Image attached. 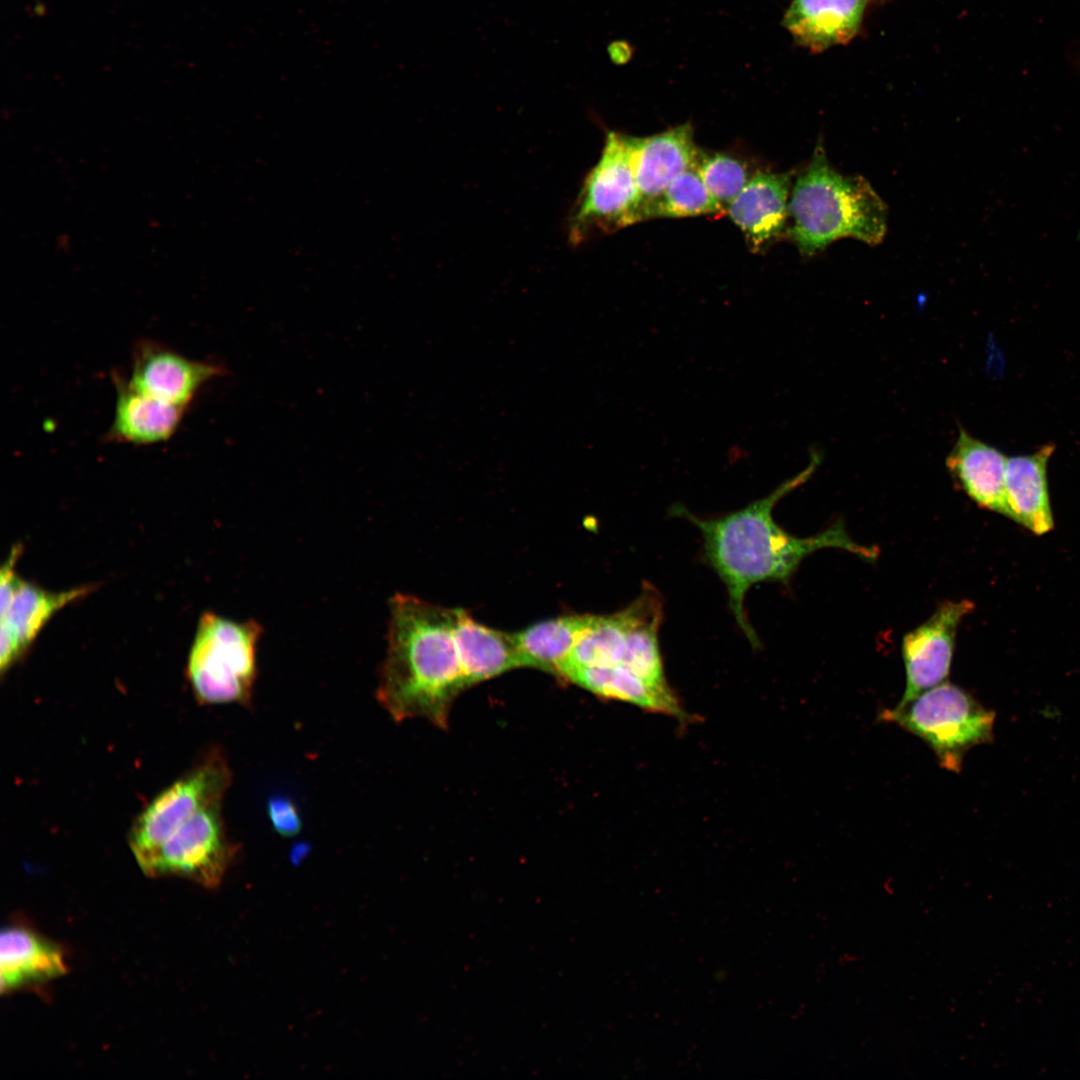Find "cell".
I'll return each instance as SVG.
<instances>
[{"instance_id":"20","label":"cell","mask_w":1080,"mask_h":1080,"mask_svg":"<svg viewBox=\"0 0 1080 1080\" xmlns=\"http://www.w3.org/2000/svg\"><path fill=\"white\" fill-rule=\"evenodd\" d=\"M564 678L595 695L625 701L653 712L682 716L671 689L657 688L620 666H585L569 670Z\"/></svg>"},{"instance_id":"11","label":"cell","mask_w":1080,"mask_h":1080,"mask_svg":"<svg viewBox=\"0 0 1080 1080\" xmlns=\"http://www.w3.org/2000/svg\"><path fill=\"white\" fill-rule=\"evenodd\" d=\"M223 367L191 360L153 340L139 341L128 382L161 400L188 407L200 388L224 374Z\"/></svg>"},{"instance_id":"19","label":"cell","mask_w":1080,"mask_h":1080,"mask_svg":"<svg viewBox=\"0 0 1080 1080\" xmlns=\"http://www.w3.org/2000/svg\"><path fill=\"white\" fill-rule=\"evenodd\" d=\"M453 633L469 686L523 666L515 634L480 624L464 609H454Z\"/></svg>"},{"instance_id":"5","label":"cell","mask_w":1080,"mask_h":1080,"mask_svg":"<svg viewBox=\"0 0 1080 1080\" xmlns=\"http://www.w3.org/2000/svg\"><path fill=\"white\" fill-rule=\"evenodd\" d=\"M880 719L923 740L943 769L959 772L969 749L991 741L994 713L963 688L945 681L883 710Z\"/></svg>"},{"instance_id":"12","label":"cell","mask_w":1080,"mask_h":1080,"mask_svg":"<svg viewBox=\"0 0 1080 1080\" xmlns=\"http://www.w3.org/2000/svg\"><path fill=\"white\" fill-rule=\"evenodd\" d=\"M631 143L639 195V222L645 209L674 178L695 167L699 151L689 123L645 138L631 137Z\"/></svg>"},{"instance_id":"23","label":"cell","mask_w":1080,"mask_h":1080,"mask_svg":"<svg viewBox=\"0 0 1080 1080\" xmlns=\"http://www.w3.org/2000/svg\"><path fill=\"white\" fill-rule=\"evenodd\" d=\"M695 169L723 209L728 208L750 180L742 161L721 153L699 152Z\"/></svg>"},{"instance_id":"2","label":"cell","mask_w":1080,"mask_h":1080,"mask_svg":"<svg viewBox=\"0 0 1080 1080\" xmlns=\"http://www.w3.org/2000/svg\"><path fill=\"white\" fill-rule=\"evenodd\" d=\"M453 629L454 609L402 593L390 599L376 697L394 720L424 718L447 726L453 701L470 687Z\"/></svg>"},{"instance_id":"18","label":"cell","mask_w":1080,"mask_h":1080,"mask_svg":"<svg viewBox=\"0 0 1080 1080\" xmlns=\"http://www.w3.org/2000/svg\"><path fill=\"white\" fill-rule=\"evenodd\" d=\"M1055 445L1047 443L1028 455L1007 459L1006 495L1011 520L1035 535L1054 528L1047 467Z\"/></svg>"},{"instance_id":"6","label":"cell","mask_w":1080,"mask_h":1080,"mask_svg":"<svg viewBox=\"0 0 1080 1080\" xmlns=\"http://www.w3.org/2000/svg\"><path fill=\"white\" fill-rule=\"evenodd\" d=\"M639 195L631 136L609 132L597 164L586 176L569 220V240L638 222Z\"/></svg>"},{"instance_id":"10","label":"cell","mask_w":1080,"mask_h":1080,"mask_svg":"<svg viewBox=\"0 0 1080 1080\" xmlns=\"http://www.w3.org/2000/svg\"><path fill=\"white\" fill-rule=\"evenodd\" d=\"M974 608L970 600L945 601L925 622L904 636L906 685L900 704L947 681L957 629Z\"/></svg>"},{"instance_id":"7","label":"cell","mask_w":1080,"mask_h":1080,"mask_svg":"<svg viewBox=\"0 0 1080 1080\" xmlns=\"http://www.w3.org/2000/svg\"><path fill=\"white\" fill-rule=\"evenodd\" d=\"M231 782L227 761L221 752L213 750L161 791L131 826L128 843L137 863L198 811L222 802Z\"/></svg>"},{"instance_id":"8","label":"cell","mask_w":1080,"mask_h":1080,"mask_svg":"<svg viewBox=\"0 0 1080 1080\" xmlns=\"http://www.w3.org/2000/svg\"><path fill=\"white\" fill-rule=\"evenodd\" d=\"M222 802L198 811L167 840L138 862L150 877H180L215 888L231 865L237 846L229 839Z\"/></svg>"},{"instance_id":"21","label":"cell","mask_w":1080,"mask_h":1080,"mask_svg":"<svg viewBox=\"0 0 1080 1080\" xmlns=\"http://www.w3.org/2000/svg\"><path fill=\"white\" fill-rule=\"evenodd\" d=\"M592 615H567L536 623L515 633L523 666L561 675Z\"/></svg>"},{"instance_id":"13","label":"cell","mask_w":1080,"mask_h":1080,"mask_svg":"<svg viewBox=\"0 0 1080 1080\" xmlns=\"http://www.w3.org/2000/svg\"><path fill=\"white\" fill-rule=\"evenodd\" d=\"M1007 457L959 427L946 466L958 486L980 507L1011 519L1006 495Z\"/></svg>"},{"instance_id":"25","label":"cell","mask_w":1080,"mask_h":1080,"mask_svg":"<svg viewBox=\"0 0 1080 1080\" xmlns=\"http://www.w3.org/2000/svg\"><path fill=\"white\" fill-rule=\"evenodd\" d=\"M610 58L616 64L626 62L629 59L630 49L625 42H613L608 47Z\"/></svg>"},{"instance_id":"24","label":"cell","mask_w":1080,"mask_h":1080,"mask_svg":"<svg viewBox=\"0 0 1080 1080\" xmlns=\"http://www.w3.org/2000/svg\"><path fill=\"white\" fill-rule=\"evenodd\" d=\"M267 815L273 829L283 836H294L302 829L299 810L287 796L275 795L267 802Z\"/></svg>"},{"instance_id":"22","label":"cell","mask_w":1080,"mask_h":1080,"mask_svg":"<svg viewBox=\"0 0 1080 1080\" xmlns=\"http://www.w3.org/2000/svg\"><path fill=\"white\" fill-rule=\"evenodd\" d=\"M723 210L693 167L671 181L662 194L645 209L642 220L718 214Z\"/></svg>"},{"instance_id":"3","label":"cell","mask_w":1080,"mask_h":1080,"mask_svg":"<svg viewBox=\"0 0 1080 1080\" xmlns=\"http://www.w3.org/2000/svg\"><path fill=\"white\" fill-rule=\"evenodd\" d=\"M788 209V233L806 256L845 237L876 245L886 233L884 202L863 177L832 168L820 145L797 177Z\"/></svg>"},{"instance_id":"14","label":"cell","mask_w":1080,"mask_h":1080,"mask_svg":"<svg viewBox=\"0 0 1080 1080\" xmlns=\"http://www.w3.org/2000/svg\"><path fill=\"white\" fill-rule=\"evenodd\" d=\"M869 0H792L782 25L812 53L847 44L858 33Z\"/></svg>"},{"instance_id":"16","label":"cell","mask_w":1080,"mask_h":1080,"mask_svg":"<svg viewBox=\"0 0 1080 1080\" xmlns=\"http://www.w3.org/2000/svg\"><path fill=\"white\" fill-rule=\"evenodd\" d=\"M790 175L756 173L727 208L753 250L779 237L789 219Z\"/></svg>"},{"instance_id":"1","label":"cell","mask_w":1080,"mask_h":1080,"mask_svg":"<svg viewBox=\"0 0 1080 1080\" xmlns=\"http://www.w3.org/2000/svg\"><path fill=\"white\" fill-rule=\"evenodd\" d=\"M820 462V455L814 452L809 465L796 476L764 498L726 515L701 517L682 505L671 509L672 515L689 521L700 531L704 558L724 583L736 622L754 646L759 645V640L744 606L751 586L764 581L788 582L803 559L823 548L843 549L866 561L878 557L879 550L855 542L841 520L805 538L787 533L774 521L775 504L805 483Z\"/></svg>"},{"instance_id":"26","label":"cell","mask_w":1080,"mask_h":1080,"mask_svg":"<svg viewBox=\"0 0 1080 1080\" xmlns=\"http://www.w3.org/2000/svg\"><path fill=\"white\" fill-rule=\"evenodd\" d=\"M869 1H873V2H878V3H879V2H883V1H886V0H869Z\"/></svg>"},{"instance_id":"15","label":"cell","mask_w":1080,"mask_h":1080,"mask_svg":"<svg viewBox=\"0 0 1080 1080\" xmlns=\"http://www.w3.org/2000/svg\"><path fill=\"white\" fill-rule=\"evenodd\" d=\"M113 379L116 404L106 439L136 445L170 439L178 429L187 407L143 392L117 374Z\"/></svg>"},{"instance_id":"17","label":"cell","mask_w":1080,"mask_h":1080,"mask_svg":"<svg viewBox=\"0 0 1080 1080\" xmlns=\"http://www.w3.org/2000/svg\"><path fill=\"white\" fill-rule=\"evenodd\" d=\"M63 949L22 925L3 929L0 940L1 992L48 983L67 972Z\"/></svg>"},{"instance_id":"9","label":"cell","mask_w":1080,"mask_h":1080,"mask_svg":"<svg viewBox=\"0 0 1080 1080\" xmlns=\"http://www.w3.org/2000/svg\"><path fill=\"white\" fill-rule=\"evenodd\" d=\"M21 552V545L13 546L0 573L1 674L24 656L57 611L93 590L92 586H81L53 592L21 579L16 573Z\"/></svg>"},{"instance_id":"4","label":"cell","mask_w":1080,"mask_h":1080,"mask_svg":"<svg viewBox=\"0 0 1080 1080\" xmlns=\"http://www.w3.org/2000/svg\"><path fill=\"white\" fill-rule=\"evenodd\" d=\"M263 627L216 613L201 615L186 674L201 704H249L257 678V646Z\"/></svg>"}]
</instances>
